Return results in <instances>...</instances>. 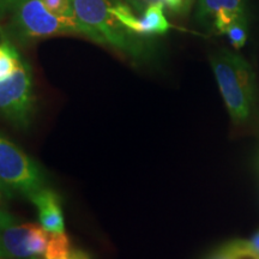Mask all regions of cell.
Returning a JSON list of instances; mask_svg holds the SVG:
<instances>
[{
    "instance_id": "cell-1",
    "label": "cell",
    "mask_w": 259,
    "mask_h": 259,
    "mask_svg": "<svg viewBox=\"0 0 259 259\" xmlns=\"http://www.w3.org/2000/svg\"><path fill=\"white\" fill-rule=\"evenodd\" d=\"M115 0H72L74 14L89 32V38L108 45L132 59H142L145 54L143 42L130 32L113 14Z\"/></svg>"
},
{
    "instance_id": "cell-2",
    "label": "cell",
    "mask_w": 259,
    "mask_h": 259,
    "mask_svg": "<svg viewBox=\"0 0 259 259\" xmlns=\"http://www.w3.org/2000/svg\"><path fill=\"white\" fill-rule=\"evenodd\" d=\"M210 61L232 119L236 122L246 120L254 99V73L250 64L226 50L212 54Z\"/></svg>"
},
{
    "instance_id": "cell-3",
    "label": "cell",
    "mask_w": 259,
    "mask_h": 259,
    "mask_svg": "<svg viewBox=\"0 0 259 259\" xmlns=\"http://www.w3.org/2000/svg\"><path fill=\"white\" fill-rule=\"evenodd\" d=\"M12 32L22 41L38 40L57 35H82L89 32L77 18H63L46 8L42 0H22L11 12Z\"/></svg>"
},
{
    "instance_id": "cell-4",
    "label": "cell",
    "mask_w": 259,
    "mask_h": 259,
    "mask_svg": "<svg viewBox=\"0 0 259 259\" xmlns=\"http://www.w3.org/2000/svg\"><path fill=\"white\" fill-rule=\"evenodd\" d=\"M46 187L41 168L30 156L0 134V191L4 196L32 194Z\"/></svg>"
},
{
    "instance_id": "cell-5",
    "label": "cell",
    "mask_w": 259,
    "mask_h": 259,
    "mask_svg": "<svg viewBox=\"0 0 259 259\" xmlns=\"http://www.w3.org/2000/svg\"><path fill=\"white\" fill-rule=\"evenodd\" d=\"M50 233L35 223H21L15 216L0 209V257L12 259H42Z\"/></svg>"
},
{
    "instance_id": "cell-6",
    "label": "cell",
    "mask_w": 259,
    "mask_h": 259,
    "mask_svg": "<svg viewBox=\"0 0 259 259\" xmlns=\"http://www.w3.org/2000/svg\"><path fill=\"white\" fill-rule=\"evenodd\" d=\"M34 113L31 69L22 59L18 69L0 82V114L15 127L25 130L30 126Z\"/></svg>"
},
{
    "instance_id": "cell-7",
    "label": "cell",
    "mask_w": 259,
    "mask_h": 259,
    "mask_svg": "<svg viewBox=\"0 0 259 259\" xmlns=\"http://www.w3.org/2000/svg\"><path fill=\"white\" fill-rule=\"evenodd\" d=\"M113 14L130 32L137 36L164 34L170 28L169 22L164 16L162 2L150 4L138 17L127 4L115 0L113 5Z\"/></svg>"
},
{
    "instance_id": "cell-8",
    "label": "cell",
    "mask_w": 259,
    "mask_h": 259,
    "mask_svg": "<svg viewBox=\"0 0 259 259\" xmlns=\"http://www.w3.org/2000/svg\"><path fill=\"white\" fill-rule=\"evenodd\" d=\"M244 15V0H198L197 18L200 22H212L220 32Z\"/></svg>"
},
{
    "instance_id": "cell-9",
    "label": "cell",
    "mask_w": 259,
    "mask_h": 259,
    "mask_svg": "<svg viewBox=\"0 0 259 259\" xmlns=\"http://www.w3.org/2000/svg\"><path fill=\"white\" fill-rule=\"evenodd\" d=\"M30 200L36 206L41 226L48 233H64L65 221L59 196L53 190L44 187L32 194Z\"/></svg>"
},
{
    "instance_id": "cell-10",
    "label": "cell",
    "mask_w": 259,
    "mask_h": 259,
    "mask_svg": "<svg viewBox=\"0 0 259 259\" xmlns=\"http://www.w3.org/2000/svg\"><path fill=\"white\" fill-rule=\"evenodd\" d=\"M77 248L72 247L69 236L64 233H50L46 252L42 259H71Z\"/></svg>"
},
{
    "instance_id": "cell-11",
    "label": "cell",
    "mask_w": 259,
    "mask_h": 259,
    "mask_svg": "<svg viewBox=\"0 0 259 259\" xmlns=\"http://www.w3.org/2000/svg\"><path fill=\"white\" fill-rule=\"evenodd\" d=\"M22 57L8 40L0 42V82L9 78L21 64Z\"/></svg>"
},
{
    "instance_id": "cell-12",
    "label": "cell",
    "mask_w": 259,
    "mask_h": 259,
    "mask_svg": "<svg viewBox=\"0 0 259 259\" xmlns=\"http://www.w3.org/2000/svg\"><path fill=\"white\" fill-rule=\"evenodd\" d=\"M223 34H226L229 37L232 46L236 50L244 46L246 40H247V25H246L245 16L241 15L238 18H235L227 27Z\"/></svg>"
},
{
    "instance_id": "cell-13",
    "label": "cell",
    "mask_w": 259,
    "mask_h": 259,
    "mask_svg": "<svg viewBox=\"0 0 259 259\" xmlns=\"http://www.w3.org/2000/svg\"><path fill=\"white\" fill-rule=\"evenodd\" d=\"M208 259H254L239 244V240L229 242L212 253Z\"/></svg>"
},
{
    "instance_id": "cell-14",
    "label": "cell",
    "mask_w": 259,
    "mask_h": 259,
    "mask_svg": "<svg viewBox=\"0 0 259 259\" xmlns=\"http://www.w3.org/2000/svg\"><path fill=\"white\" fill-rule=\"evenodd\" d=\"M46 8L54 15L63 18H77L72 0H42Z\"/></svg>"
},
{
    "instance_id": "cell-15",
    "label": "cell",
    "mask_w": 259,
    "mask_h": 259,
    "mask_svg": "<svg viewBox=\"0 0 259 259\" xmlns=\"http://www.w3.org/2000/svg\"><path fill=\"white\" fill-rule=\"evenodd\" d=\"M239 244L254 259H259V232L252 236L250 240H239Z\"/></svg>"
},
{
    "instance_id": "cell-16",
    "label": "cell",
    "mask_w": 259,
    "mask_h": 259,
    "mask_svg": "<svg viewBox=\"0 0 259 259\" xmlns=\"http://www.w3.org/2000/svg\"><path fill=\"white\" fill-rule=\"evenodd\" d=\"M125 2L134 11L138 12V14H143V11L149 5L155 2H161V0H125Z\"/></svg>"
},
{
    "instance_id": "cell-17",
    "label": "cell",
    "mask_w": 259,
    "mask_h": 259,
    "mask_svg": "<svg viewBox=\"0 0 259 259\" xmlns=\"http://www.w3.org/2000/svg\"><path fill=\"white\" fill-rule=\"evenodd\" d=\"M22 0H0V14H10Z\"/></svg>"
},
{
    "instance_id": "cell-18",
    "label": "cell",
    "mask_w": 259,
    "mask_h": 259,
    "mask_svg": "<svg viewBox=\"0 0 259 259\" xmlns=\"http://www.w3.org/2000/svg\"><path fill=\"white\" fill-rule=\"evenodd\" d=\"M163 4H166L168 8H169L171 11L179 12L184 9V6L189 0H161Z\"/></svg>"
},
{
    "instance_id": "cell-19",
    "label": "cell",
    "mask_w": 259,
    "mask_h": 259,
    "mask_svg": "<svg viewBox=\"0 0 259 259\" xmlns=\"http://www.w3.org/2000/svg\"><path fill=\"white\" fill-rule=\"evenodd\" d=\"M3 204H4V193L0 191V209H3Z\"/></svg>"
}]
</instances>
